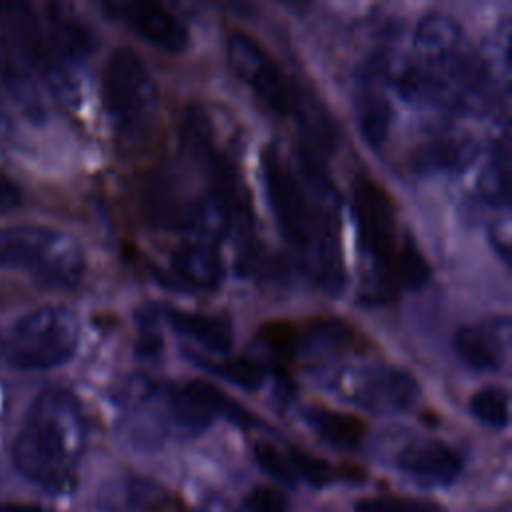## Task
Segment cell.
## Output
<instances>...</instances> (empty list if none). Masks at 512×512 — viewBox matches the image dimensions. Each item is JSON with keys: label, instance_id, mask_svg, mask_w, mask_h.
<instances>
[{"label": "cell", "instance_id": "obj_1", "mask_svg": "<svg viewBox=\"0 0 512 512\" xmlns=\"http://www.w3.org/2000/svg\"><path fill=\"white\" fill-rule=\"evenodd\" d=\"M260 174L276 228L298 268L322 292L340 294L346 286L340 196L320 154L304 144L286 150L270 142L260 154Z\"/></svg>", "mask_w": 512, "mask_h": 512}, {"label": "cell", "instance_id": "obj_2", "mask_svg": "<svg viewBox=\"0 0 512 512\" xmlns=\"http://www.w3.org/2000/svg\"><path fill=\"white\" fill-rule=\"evenodd\" d=\"M386 78L402 98L446 112L486 116L498 110V80L462 26L428 12L414 30V58L386 52Z\"/></svg>", "mask_w": 512, "mask_h": 512}, {"label": "cell", "instance_id": "obj_3", "mask_svg": "<svg viewBox=\"0 0 512 512\" xmlns=\"http://www.w3.org/2000/svg\"><path fill=\"white\" fill-rule=\"evenodd\" d=\"M352 214L360 248L368 260L362 302L390 304L404 290L430 280V266L416 240L400 228L390 194L372 178L358 176L352 186Z\"/></svg>", "mask_w": 512, "mask_h": 512}, {"label": "cell", "instance_id": "obj_4", "mask_svg": "<svg viewBox=\"0 0 512 512\" xmlns=\"http://www.w3.org/2000/svg\"><path fill=\"white\" fill-rule=\"evenodd\" d=\"M86 422L80 402L62 388L40 392L22 422L12 458L22 476L52 492L68 490L84 452Z\"/></svg>", "mask_w": 512, "mask_h": 512}, {"label": "cell", "instance_id": "obj_5", "mask_svg": "<svg viewBox=\"0 0 512 512\" xmlns=\"http://www.w3.org/2000/svg\"><path fill=\"white\" fill-rule=\"evenodd\" d=\"M226 60L234 76L278 118L294 122L304 134L302 142L316 154L332 150L338 138L336 124L324 106L252 36L230 32Z\"/></svg>", "mask_w": 512, "mask_h": 512}, {"label": "cell", "instance_id": "obj_6", "mask_svg": "<svg viewBox=\"0 0 512 512\" xmlns=\"http://www.w3.org/2000/svg\"><path fill=\"white\" fill-rule=\"evenodd\" d=\"M0 268L24 270L36 282L56 290L76 288L86 274L82 244L48 226L0 228Z\"/></svg>", "mask_w": 512, "mask_h": 512}, {"label": "cell", "instance_id": "obj_7", "mask_svg": "<svg viewBox=\"0 0 512 512\" xmlns=\"http://www.w3.org/2000/svg\"><path fill=\"white\" fill-rule=\"evenodd\" d=\"M102 102L112 128L126 142H142L154 128L160 106L158 84L132 48H118L102 74Z\"/></svg>", "mask_w": 512, "mask_h": 512}, {"label": "cell", "instance_id": "obj_8", "mask_svg": "<svg viewBox=\"0 0 512 512\" xmlns=\"http://www.w3.org/2000/svg\"><path fill=\"white\" fill-rule=\"evenodd\" d=\"M80 342L78 316L66 306H42L8 330L6 362L24 372H42L66 364Z\"/></svg>", "mask_w": 512, "mask_h": 512}, {"label": "cell", "instance_id": "obj_9", "mask_svg": "<svg viewBox=\"0 0 512 512\" xmlns=\"http://www.w3.org/2000/svg\"><path fill=\"white\" fill-rule=\"evenodd\" d=\"M332 384L350 402L376 414L406 412L420 396L418 380L410 372L386 364L346 368Z\"/></svg>", "mask_w": 512, "mask_h": 512}, {"label": "cell", "instance_id": "obj_10", "mask_svg": "<svg viewBox=\"0 0 512 512\" xmlns=\"http://www.w3.org/2000/svg\"><path fill=\"white\" fill-rule=\"evenodd\" d=\"M164 400L174 422L188 432H202L216 418L224 416L238 426H254L256 418L218 386L206 380H188L182 384H170L164 392Z\"/></svg>", "mask_w": 512, "mask_h": 512}, {"label": "cell", "instance_id": "obj_11", "mask_svg": "<svg viewBox=\"0 0 512 512\" xmlns=\"http://www.w3.org/2000/svg\"><path fill=\"white\" fill-rule=\"evenodd\" d=\"M386 86V52H378L360 66L354 94V114L360 136L376 152L388 142L394 120Z\"/></svg>", "mask_w": 512, "mask_h": 512}, {"label": "cell", "instance_id": "obj_12", "mask_svg": "<svg viewBox=\"0 0 512 512\" xmlns=\"http://www.w3.org/2000/svg\"><path fill=\"white\" fill-rule=\"evenodd\" d=\"M102 10L108 18L128 26L144 42L166 54H180L188 48V28L164 4L152 0H110L102 4Z\"/></svg>", "mask_w": 512, "mask_h": 512}, {"label": "cell", "instance_id": "obj_13", "mask_svg": "<svg viewBox=\"0 0 512 512\" xmlns=\"http://www.w3.org/2000/svg\"><path fill=\"white\" fill-rule=\"evenodd\" d=\"M510 332L508 316L464 324L454 332V352L470 370L500 372L508 362Z\"/></svg>", "mask_w": 512, "mask_h": 512}, {"label": "cell", "instance_id": "obj_14", "mask_svg": "<svg viewBox=\"0 0 512 512\" xmlns=\"http://www.w3.org/2000/svg\"><path fill=\"white\" fill-rule=\"evenodd\" d=\"M158 280L174 290L212 292L224 280V264L214 242L190 240L174 250L170 268Z\"/></svg>", "mask_w": 512, "mask_h": 512}, {"label": "cell", "instance_id": "obj_15", "mask_svg": "<svg viewBox=\"0 0 512 512\" xmlns=\"http://www.w3.org/2000/svg\"><path fill=\"white\" fill-rule=\"evenodd\" d=\"M398 468L412 480L426 486H448L462 472V458L440 440L408 442L396 458Z\"/></svg>", "mask_w": 512, "mask_h": 512}, {"label": "cell", "instance_id": "obj_16", "mask_svg": "<svg viewBox=\"0 0 512 512\" xmlns=\"http://www.w3.org/2000/svg\"><path fill=\"white\" fill-rule=\"evenodd\" d=\"M478 152V140L470 134L440 132L412 150L410 166L418 174H460L474 164Z\"/></svg>", "mask_w": 512, "mask_h": 512}, {"label": "cell", "instance_id": "obj_17", "mask_svg": "<svg viewBox=\"0 0 512 512\" xmlns=\"http://www.w3.org/2000/svg\"><path fill=\"white\" fill-rule=\"evenodd\" d=\"M42 22L56 54L66 66L78 72L82 62L94 50V36L88 24L62 4H48Z\"/></svg>", "mask_w": 512, "mask_h": 512}, {"label": "cell", "instance_id": "obj_18", "mask_svg": "<svg viewBox=\"0 0 512 512\" xmlns=\"http://www.w3.org/2000/svg\"><path fill=\"white\" fill-rule=\"evenodd\" d=\"M0 84L28 118L34 122L44 118L36 74L6 32L0 34Z\"/></svg>", "mask_w": 512, "mask_h": 512}, {"label": "cell", "instance_id": "obj_19", "mask_svg": "<svg viewBox=\"0 0 512 512\" xmlns=\"http://www.w3.org/2000/svg\"><path fill=\"white\" fill-rule=\"evenodd\" d=\"M164 316L176 332L192 338L206 350L224 354L232 348L234 332L232 322L226 316L188 312L178 308H164Z\"/></svg>", "mask_w": 512, "mask_h": 512}, {"label": "cell", "instance_id": "obj_20", "mask_svg": "<svg viewBox=\"0 0 512 512\" xmlns=\"http://www.w3.org/2000/svg\"><path fill=\"white\" fill-rule=\"evenodd\" d=\"M308 426L330 446L352 450L360 446L366 436V422L358 416L330 410L324 406H310L304 410Z\"/></svg>", "mask_w": 512, "mask_h": 512}, {"label": "cell", "instance_id": "obj_21", "mask_svg": "<svg viewBox=\"0 0 512 512\" xmlns=\"http://www.w3.org/2000/svg\"><path fill=\"white\" fill-rule=\"evenodd\" d=\"M480 196L496 206L508 208L510 204V134L508 124L502 126L500 136L494 140L488 162L478 180Z\"/></svg>", "mask_w": 512, "mask_h": 512}, {"label": "cell", "instance_id": "obj_22", "mask_svg": "<svg viewBox=\"0 0 512 512\" xmlns=\"http://www.w3.org/2000/svg\"><path fill=\"white\" fill-rule=\"evenodd\" d=\"M510 396L500 386H486L470 398L472 416L488 428L502 430L510 420Z\"/></svg>", "mask_w": 512, "mask_h": 512}, {"label": "cell", "instance_id": "obj_23", "mask_svg": "<svg viewBox=\"0 0 512 512\" xmlns=\"http://www.w3.org/2000/svg\"><path fill=\"white\" fill-rule=\"evenodd\" d=\"M214 374L220 378L244 388V390H256L266 380V368L254 358H232L224 362H210L206 364Z\"/></svg>", "mask_w": 512, "mask_h": 512}, {"label": "cell", "instance_id": "obj_24", "mask_svg": "<svg viewBox=\"0 0 512 512\" xmlns=\"http://www.w3.org/2000/svg\"><path fill=\"white\" fill-rule=\"evenodd\" d=\"M286 456H288L294 476L302 478L306 484H310L314 488H322L332 482V478H334L332 468L324 460L316 458L314 454L300 450V448H290Z\"/></svg>", "mask_w": 512, "mask_h": 512}, {"label": "cell", "instance_id": "obj_25", "mask_svg": "<svg viewBox=\"0 0 512 512\" xmlns=\"http://www.w3.org/2000/svg\"><path fill=\"white\" fill-rule=\"evenodd\" d=\"M356 512H444V508L416 498H364L356 504Z\"/></svg>", "mask_w": 512, "mask_h": 512}, {"label": "cell", "instance_id": "obj_26", "mask_svg": "<svg viewBox=\"0 0 512 512\" xmlns=\"http://www.w3.org/2000/svg\"><path fill=\"white\" fill-rule=\"evenodd\" d=\"M254 458H256V464L272 478H276L278 482L282 484H290L294 486L296 482V476L290 468V462H288V456L282 454L278 448H274L272 444H266V442H258L254 446Z\"/></svg>", "mask_w": 512, "mask_h": 512}, {"label": "cell", "instance_id": "obj_27", "mask_svg": "<svg viewBox=\"0 0 512 512\" xmlns=\"http://www.w3.org/2000/svg\"><path fill=\"white\" fill-rule=\"evenodd\" d=\"M238 512H288V498L278 488L260 486L244 498Z\"/></svg>", "mask_w": 512, "mask_h": 512}, {"label": "cell", "instance_id": "obj_28", "mask_svg": "<svg viewBox=\"0 0 512 512\" xmlns=\"http://www.w3.org/2000/svg\"><path fill=\"white\" fill-rule=\"evenodd\" d=\"M22 202L20 188L0 174V214L18 208Z\"/></svg>", "mask_w": 512, "mask_h": 512}, {"label": "cell", "instance_id": "obj_29", "mask_svg": "<svg viewBox=\"0 0 512 512\" xmlns=\"http://www.w3.org/2000/svg\"><path fill=\"white\" fill-rule=\"evenodd\" d=\"M0 512H48L36 504H22V502H0Z\"/></svg>", "mask_w": 512, "mask_h": 512}]
</instances>
